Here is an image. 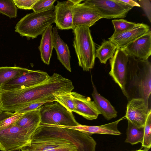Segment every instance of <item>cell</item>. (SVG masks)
I'll return each mask as SVG.
<instances>
[{"mask_svg": "<svg viewBox=\"0 0 151 151\" xmlns=\"http://www.w3.org/2000/svg\"><path fill=\"white\" fill-rule=\"evenodd\" d=\"M56 0H37L32 8L34 12L39 13L54 9Z\"/></svg>", "mask_w": 151, "mask_h": 151, "instance_id": "obj_29", "label": "cell"}, {"mask_svg": "<svg viewBox=\"0 0 151 151\" xmlns=\"http://www.w3.org/2000/svg\"><path fill=\"white\" fill-rule=\"evenodd\" d=\"M70 93L61 95L55 94V101L57 102L68 110L72 112L74 111L75 106Z\"/></svg>", "mask_w": 151, "mask_h": 151, "instance_id": "obj_28", "label": "cell"}, {"mask_svg": "<svg viewBox=\"0 0 151 151\" xmlns=\"http://www.w3.org/2000/svg\"><path fill=\"white\" fill-rule=\"evenodd\" d=\"M46 103L45 102H39L28 104L21 107L14 112L24 113L37 109Z\"/></svg>", "mask_w": 151, "mask_h": 151, "instance_id": "obj_31", "label": "cell"}, {"mask_svg": "<svg viewBox=\"0 0 151 151\" xmlns=\"http://www.w3.org/2000/svg\"><path fill=\"white\" fill-rule=\"evenodd\" d=\"M32 136L62 138L73 143L77 151H95L96 143L90 135L61 126L40 124Z\"/></svg>", "mask_w": 151, "mask_h": 151, "instance_id": "obj_2", "label": "cell"}, {"mask_svg": "<svg viewBox=\"0 0 151 151\" xmlns=\"http://www.w3.org/2000/svg\"><path fill=\"white\" fill-rule=\"evenodd\" d=\"M53 102L40 107V124L64 126H77L80 124L72 112L57 102Z\"/></svg>", "mask_w": 151, "mask_h": 151, "instance_id": "obj_5", "label": "cell"}, {"mask_svg": "<svg viewBox=\"0 0 151 151\" xmlns=\"http://www.w3.org/2000/svg\"><path fill=\"white\" fill-rule=\"evenodd\" d=\"M83 0H68L57 1L54 8L55 22L56 27L61 30L73 29L72 10L76 4L81 3Z\"/></svg>", "mask_w": 151, "mask_h": 151, "instance_id": "obj_11", "label": "cell"}, {"mask_svg": "<svg viewBox=\"0 0 151 151\" xmlns=\"http://www.w3.org/2000/svg\"><path fill=\"white\" fill-rule=\"evenodd\" d=\"M148 151V150L144 149V150L140 149L139 150H136V151Z\"/></svg>", "mask_w": 151, "mask_h": 151, "instance_id": "obj_36", "label": "cell"}, {"mask_svg": "<svg viewBox=\"0 0 151 151\" xmlns=\"http://www.w3.org/2000/svg\"><path fill=\"white\" fill-rule=\"evenodd\" d=\"M10 151H21V149H18Z\"/></svg>", "mask_w": 151, "mask_h": 151, "instance_id": "obj_37", "label": "cell"}, {"mask_svg": "<svg viewBox=\"0 0 151 151\" xmlns=\"http://www.w3.org/2000/svg\"><path fill=\"white\" fill-rule=\"evenodd\" d=\"M128 62V55L122 48L117 49L113 57L109 59L111 70L109 74L119 87L124 96Z\"/></svg>", "mask_w": 151, "mask_h": 151, "instance_id": "obj_9", "label": "cell"}, {"mask_svg": "<svg viewBox=\"0 0 151 151\" xmlns=\"http://www.w3.org/2000/svg\"><path fill=\"white\" fill-rule=\"evenodd\" d=\"M21 151H77L75 146L62 138L42 136H32L29 143Z\"/></svg>", "mask_w": 151, "mask_h": 151, "instance_id": "obj_7", "label": "cell"}, {"mask_svg": "<svg viewBox=\"0 0 151 151\" xmlns=\"http://www.w3.org/2000/svg\"><path fill=\"white\" fill-rule=\"evenodd\" d=\"M30 70L19 67H0V88L11 80L22 76Z\"/></svg>", "mask_w": 151, "mask_h": 151, "instance_id": "obj_22", "label": "cell"}, {"mask_svg": "<svg viewBox=\"0 0 151 151\" xmlns=\"http://www.w3.org/2000/svg\"><path fill=\"white\" fill-rule=\"evenodd\" d=\"M54 10L27 14L16 24L15 32L22 37L32 39L42 35L48 26L55 22Z\"/></svg>", "mask_w": 151, "mask_h": 151, "instance_id": "obj_4", "label": "cell"}, {"mask_svg": "<svg viewBox=\"0 0 151 151\" xmlns=\"http://www.w3.org/2000/svg\"><path fill=\"white\" fill-rule=\"evenodd\" d=\"M37 0H13L15 4L18 8L31 10Z\"/></svg>", "mask_w": 151, "mask_h": 151, "instance_id": "obj_32", "label": "cell"}, {"mask_svg": "<svg viewBox=\"0 0 151 151\" xmlns=\"http://www.w3.org/2000/svg\"><path fill=\"white\" fill-rule=\"evenodd\" d=\"M93 90L92 93L94 101L98 110L104 118L108 120L116 118L117 112L110 102L98 92L91 77Z\"/></svg>", "mask_w": 151, "mask_h": 151, "instance_id": "obj_20", "label": "cell"}, {"mask_svg": "<svg viewBox=\"0 0 151 151\" xmlns=\"http://www.w3.org/2000/svg\"><path fill=\"white\" fill-rule=\"evenodd\" d=\"M23 114L14 112L11 116L0 122V130L15 123L22 116Z\"/></svg>", "mask_w": 151, "mask_h": 151, "instance_id": "obj_30", "label": "cell"}, {"mask_svg": "<svg viewBox=\"0 0 151 151\" xmlns=\"http://www.w3.org/2000/svg\"><path fill=\"white\" fill-rule=\"evenodd\" d=\"M53 25L48 26L42 35L39 49L42 61L46 64L49 65L53 48L52 36Z\"/></svg>", "mask_w": 151, "mask_h": 151, "instance_id": "obj_21", "label": "cell"}, {"mask_svg": "<svg viewBox=\"0 0 151 151\" xmlns=\"http://www.w3.org/2000/svg\"><path fill=\"white\" fill-rule=\"evenodd\" d=\"M127 101L134 98L144 100L151 109V63L128 55V62L124 86Z\"/></svg>", "mask_w": 151, "mask_h": 151, "instance_id": "obj_1", "label": "cell"}, {"mask_svg": "<svg viewBox=\"0 0 151 151\" xmlns=\"http://www.w3.org/2000/svg\"><path fill=\"white\" fill-rule=\"evenodd\" d=\"M50 76L46 72L40 70H31L14 78L5 84L0 89L12 90L32 87L44 81Z\"/></svg>", "mask_w": 151, "mask_h": 151, "instance_id": "obj_10", "label": "cell"}, {"mask_svg": "<svg viewBox=\"0 0 151 151\" xmlns=\"http://www.w3.org/2000/svg\"><path fill=\"white\" fill-rule=\"evenodd\" d=\"M73 29V46L78 58L79 65L84 71L93 68L96 58V48L89 28L78 26Z\"/></svg>", "mask_w": 151, "mask_h": 151, "instance_id": "obj_3", "label": "cell"}, {"mask_svg": "<svg viewBox=\"0 0 151 151\" xmlns=\"http://www.w3.org/2000/svg\"><path fill=\"white\" fill-rule=\"evenodd\" d=\"M30 139L26 130L14 123L0 130V150L10 151L21 149L29 143Z\"/></svg>", "mask_w": 151, "mask_h": 151, "instance_id": "obj_6", "label": "cell"}, {"mask_svg": "<svg viewBox=\"0 0 151 151\" xmlns=\"http://www.w3.org/2000/svg\"><path fill=\"white\" fill-rule=\"evenodd\" d=\"M3 111H1L0 109V115L2 113Z\"/></svg>", "mask_w": 151, "mask_h": 151, "instance_id": "obj_38", "label": "cell"}, {"mask_svg": "<svg viewBox=\"0 0 151 151\" xmlns=\"http://www.w3.org/2000/svg\"><path fill=\"white\" fill-rule=\"evenodd\" d=\"M52 36L53 47L56 52L58 59L67 70L71 72V57L69 47L60 38L56 27L52 28Z\"/></svg>", "mask_w": 151, "mask_h": 151, "instance_id": "obj_18", "label": "cell"}, {"mask_svg": "<svg viewBox=\"0 0 151 151\" xmlns=\"http://www.w3.org/2000/svg\"><path fill=\"white\" fill-rule=\"evenodd\" d=\"M151 110L147 116L144 126V135L142 147L148 150L151 146Z\"/></svg>", "mask_w": 151, "mask_h": 151, "instance_id": "obj_26", "label": "cell"}, {"mask_svg": "<svg viewBox=\"0 0 151 151\" xmlns=\"http://www.w3.org/2000/svg\"><path fill=\"white\" fill-rule=\"evenodd\" d=\"M128 127L126 131L125 142L132 145L142 143L143 139L144 127H138L128 121Z\"/></svg>", "mask_w": 151, "mask_h": 151, "instance_id": "obj_24", "label": "cell"}, {"mask_svg": "<svg viewBox=\"0 0 151 151\" xmlns=\"http://www.w3.org/2000/svg\"><path fill=\"white\" fill-rule=\"evenodd\" d=\"M143 9L149 22H151V2L150 0H136Z\"/></svg>", "mask_w": 151, "mask_h": 151, "instance_id": "obj_33", "label": "cell"}, {"mask_svg": "<svg viewBox=\"0 0 151 151\" xmlns=\"http://www.w3.org/2000/svg\"><path fill=\"white\" fill-rule=\"evenodd\" d=\"M150 110L144 99L134 98L128 101L124 116L128 121L135 126L143 127Z\"/></svg>", "mask_w": 151, "mask_h": 151, "instance_id": "obj_12", "label": "cell"}, {"mask_svg": "<svg viewBox=\"0 0 151 151\" xmlns=\"http://www.w3.org/2000/svg\"><path fill=\"white\" fill-rule=\"evenodd\" d=\"M125 119H126L124 116L114 122L99 126H88L80 124L77 126H62L76 129L89 135L99 134L119 135L121 134V133L118 129V124L121 121Z\"/></svg>", "mask_w": 151, "mask_h": 151, "instance_id": "obj_17", "label": "cell"}, {"mask_svg": "<svg viewBox=\"0 0 151 151\" xmlns=\"http://www.w3.org/2000/svg\"><path fill=\"white\" fill-rule=\"evenodd\" d=\"M13 114V113L12 112L3 111L0 115V122L11 116Z\"/></svg>", "mask_w": 151, "mask_h": 151, "instance_id": "obj_35", "label": "cell"}, {"mask_svg": "<svg viewBox=\"0 0 151 151\" xmlns=\"http://www.w3.org/2000/svg\"><path fill=\"white\" fill-rule=\"evenodd\" d=\"M117 49L111 42L104 40L96 50V57L99 59L101 63L106 64L107 60L113 57Z\"/></svg>", "mask_w": 151, "mask_h": 151, "instance_id": "obj_23", "label": "cell"}, {"mask_svg": "<svg viewBox=\"0 0 151 151\" xmlns=\"http://www.w3.org/2000/svg\"><path fill=\"white\" fill-rule=\"evenodd\" d=\"M41 122L40 107L24 113L15 123L17 125L26 130L31 137L40 125Z\"/></svg>", "mask_w": 151, "mask_h": 151, "instance_id": "obj_19", "label": "cell"}, {"mask_svg": "<svg viewBox=\"0 0 151 151\" xmlns=\"http://www.w3.org/2000/svg\"><path fill=\"white\" fill-rule=\"evenodd\" d=\"M70 94L75 106L74 112L90 120L97 119L101 114L94 101H91L90 97L76 92L71 91Z\"/></svg>", "mask_w": 151, "mask_h": 151, "instance_id": "obj_15", "label": "cell"}, {"mask_svg": "<svg viewBox=\"0 0 151 151\" xmlns=\"http://www.w3.org/2000/svg\"><path fill=\"white\" fill-rule=\"evenodd\" d=\"M129 56L141 60H148L151 54V31L122 48Z\"/></svg>", "mask_w": 151, "mask_h": 151, "instance_id": "obj_14", "label": "cell"}, {"mask_svg": "<svg viewBox=\"0 0 151 151\" xmlns=\"http://www.w3.org/2000/svg\"><path fill=\"white\" fill-rule=\"evenodd\" d=\"M150 30V27L143 23H137L133 28L124 32L114 34L108 40L113 43L117 49L123 48Z\"/></svg>", "mask_w": 151, "mask_h": 151, "instance_id": "obj_16", "label": "cell"}, {"mask_svg": "<svg viewBox=\"0 0 151 151\" xmlns=\"http://www.w3.org/2000/svg\"><path fill=\"white\" fill-rule=\"evenodd\" d=\"M17 8L13 0H0V13L10 18H16Z\"/></svg>", "mask_w": 151, "mask_h": 151, "instance_id": "obj_25", "label": "cell"}, {"mask_svg": "<svg viewBox=\"0 0 151 151\" xmlns=\"http://www.w3.org/2000/svg\"><path fill=\"white\" fill-rule=\"evenodd\" d=\"M114 26V34L121 33L133 28L137 24L134 22H130L123 19H115L112 20Z\"/></svg>", "mask_w": 151, "mask_h": 151, "instance_id": "obj_27", "label": "cell"}, {"mask_svg": "<svg viewBox=\"0 0 151 151\" xmlns=\"http://www.w3.org/2000/svg\"><path fill=\"white\" fill-rule=\"evenodd\" d=\"M84 1L94 9L102 19L124 18L133 8L120 0H87Z\"/></svg>", "mask_w": 151, "mask_h": 151, "instance_id": "obj_8", "label": "cell"}, {"mask_svg": "<svg viewBox=\"0 0 151 151\" xmlns=\"http://www.w3.org/2000/svg\"><path fill=\"white\" fill-rule=\"evenodd\" d=\"M121 1L126 4H127L133 7L137 6L140 7V6L136 1V0H120Z\"/></svg>", "mask_w": 151, "mask_h": 151, "instance_id": "obj_34", "label": "cell"}, {"mask_svg": "<svg viewBox=\"0 0 151 151\" xmlns=\"http://www.w3.org/2000/svg\"><path fill=\"white\" fill-rule=\"evenodd\" d=\"M72 12L73 28L81 26L89 28L102 19L94 9L84 2L75 5Z\"/></svg>", "mask_w": 151, "mask_h": 151, "instance_id": "obj_13", "label": "cell"}]
</instances>
